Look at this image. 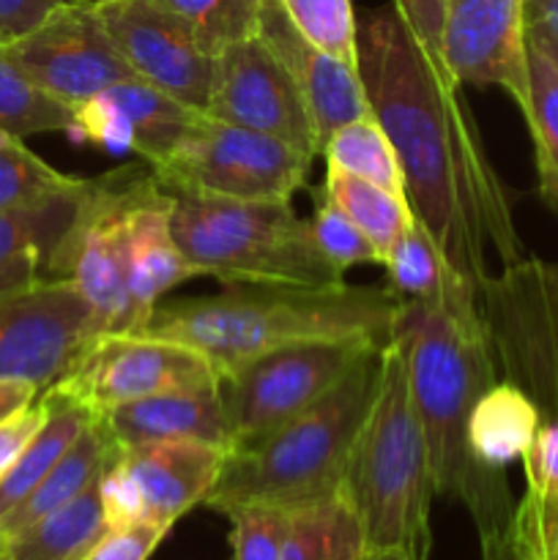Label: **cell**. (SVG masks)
I'll list each match as a JSON object with an SVG mask.
<instances>
[{"instance_id":"1","label":"cell","mask_w":558,"mask_h":560,"mask_svg":"<svg viewBox=\"0 0 558 560\" xmlns=\"http://www.w3.org/2000/svg\"><path fill=\"white\" fill-rule=\"evenodd\" d=\"M356 69L370 115L397 151L405 200L449 266L479 290L496 273L492 260L503 268L525 257L463 85L435 69L394 5L359 20Z\"/></svg>"},{"instance_id":"2","label":"cell","mask_w":558,"mask_h":560,"mask_svg":"<svg viewBox=\"0 0 558 560\" xmlns=\"http://www.w3.org/2000/svg\"><path fill=\"white\" fill-rule=\"evenodd\" d=\"M388 339L405 359L435 490L463 503L479 534L507 525L518 509L507 476L481 468L468 448L470 413L481 394L498 383L479 310L454 312L399 301Z\"/></svg>"},{"instance_id":"3","label":"cell","mask_w":558,"mask_h":560,"mask_svg":"<svg viewBox=\"0 0 558 560\" xmlns=\"http://www.w3.org/2000/svg\"><path fill=\"white\" fill-rule=\"evenodd\" d=\"M399 299L388 284H222L213 295L153 306L137 334L173 339L206 355L219 375L271 350L306 342L386 345Z\"/></svg>"},{"instance_id":"4","label":"cell","mask_w":558,"mask_h":560,"mask_svg":"<svg viewBox=\"0 0 558 560\" xmlns=\"http://www.w3.org/2000/svg\"><path fill=\"white\" fill-rule=\"evenodd\" d=\"M383 348H372L321 399L279 430L230 448L224 468L202 506L228 514L266 503L299 509L339 495L350 452L375 402Z\"/></svg>"},{"instance_id":"5","label":"cell","mask_w":558,"mask_h":560,"mask_svg":"<svg viewBox=\"0 0 558 560\" xmlns=\"http://www.w3.org/2000/svg\"><path fill=\"white\" fill-rule=\"evenodd\" d=\"M342 492L359 514L367 550L430 558L438 490L405 359L392 339L383 345L381 383L350 452Z\"/></svg>"},{"instance_id":"6","label":"cell","mask_w":558,"mask_h":560,"mask_svg":"<svg viewBox=\"0 0 558 560\" xmlns=\"http://www.w3.org/2000/svg\"><path fill=\"white\" fill-rule=\"evenodd\" d=\"M170 230L197 277L222 284L332 288L345 282V273L312 244L310 224L290 200L173 195Z\"/></svg>"},{"instance_id":"7","label":"cell","mask_w":558,"mask_h":560,"mask_svg":"<svg viewBox=\"0 0 558 560\" xmlns=\"http://www.w3.org/2000/svg\"><path fill=\"white\" fill-rule=\"evenodd\" d=\"M312 159L277 137L197 115L173 151L148 167L170 195L290 200L306 184Z\"/></svg>"},{"instance_id":"8","label":"cell","mask_w":558,"mask_h":560,"mask_svg":"<svg viewBox=\"0 0 558 560\" xmlns=\"http://www.w3.org/2000/svg\"><path fill=\"white\" fill-rule=\"evenodd\" d=\"M479 315L503 381L558 421V262L520 257L479 288Z\"/></svg>"},{"instance_id":"9","label":"cell","mask_w":558,"mask_h":560,"mask_svg":"<svg viewBox=\"0 0 558 560\" xmlns=\"http://www.w3.org/2000/svg\"><path fill=\"white\" fill-rule=\"evenodd\" d=\"M372 348L383 345L364 339L290 345L222 375L219 388L233 432V448L279 430L321 402Z\"/></svg>"},{"instance_id":"10","label":"cell","mask_w":558,"mask_h":560,"mask_svg":"<svg viewBox=\"0 0 558 560\" xmlns=\"http://www.w3.org/2000/svg\"><path fill=\"white\" fill-rule=\"evenodd\" d=\"M217 383H222L217 366L186 345L151 334H102L49 388L98 419L135 399Z\"/></svg>"},{"instance_id":"11","label":"cell","mask_w":558,"mask_h":560,"mask_svg":"<svg viewBox=\"0 0 558 560\" xmlns=\"http://www.w3.org/2000/svg\"><path fill=\"white\" fill-rule=\"evenodd\" d=\"M102 337L96 312L69 279H38L0 299V381L44 392Z\"/></svg>"},{"instance_id":"12","label":"cell","mask_w":558,"mask_h":560,"mask_svg":"<svg viewBox=\"0 0 558 560\" xmlns=\"http://www.w3.org/2000/svg\"><path fill=\"white\" fill-rule=\"evenodd\" d=\"M3 49L42 91L71 109L115 82L137 80L109 38L96 0H66Z\"/></svg>"},{"instance_id":"13","label":"cell","mask_w":558,"mask_h":560,"mask_svg":"<svg viewBox=\"0 0 558 560\" xmlns=\"http://www.w3.org/2000/svg\"><path fill=\"white\" fill-rule=\"evenodd\" d=\"M135 170L118 167L91 178L80 217L47 268V279H69L85 295L102 334H137L142 328L118 257V213Z\"/></svg>"},{"instance_id":"14","label":"cell","mask_w":558,"mask_h":560,"mask_svg":"<svg viewBox=\"0 0 558 560\" xmlns=\"http://www.w3.org/2000/svg\"><path fill=\"white\" fill-rule=\"evenodd\" d=\"M98 14L137 80L206 115L217 77V52L151 0H107L98 3Z\"/></svg>"},{"instance_id":"15","label":"cell","mask_w":558,"mask_h":560,"mask_svg":"<svg viewBox=\"0 0 558 560\" xmlns=\"http://www.w3.org/2000/svg\"><path fill=\"white\" fill-rule=\"evenodd\" d=\"M206 115L317 156V131L304 96L260 36L228 44L217 55Z\"/></svg>"},{"instance_id":"16","label":"cell","mask_w":558,"mask_h":560,"mask_svg":"<svg viewBox=\"0 0 558 560\" xmlns=\"http://www.w3.org/2000/svg\"><path fill=\"white\" fill-rule=\"evenodd\" d=\"M443 66L460 85L501 88L528 107L525 0H446Z\"/></svg>"},{"instance_id":"17","label":"cell","mask_w":558,"mask_h":560,"mask_svg":"<svg viewBox=\"0 0 558 560\" xmlns=\"http://www.w3.org/2000/svg\"><path fill=\"white\" fill-rule=\"evenodd\" d=\"M170 211L173 195L159 184L148 164L137 167L120 202L118 257L142 326L164 293L197 277L175 244Z\"/></svg>"},{"instance_id":"18","label":"cell","mask_w":558,"mask_h":560,"mask_svg":"<svg viewBox=\"0 0 558 560\" xmlns=\"http://www.w3.org/2000/svg\"><path fill=\"white\" fill-rule=\"evenodd\" d=\"M197 115L148 82L124 80L74 107L66 135L104 151H131L146 164H156Z\"/></svg>"},{"instance_id":"19","label":"cell","mask_w":558,"mask_h":560,"mask_svg":"<svg viewBox=\"0 0 558 560\" xmlns=\"http://www.w3.org/2000/svg\"><path fill=\"white\" fill-rule=\"evenodd\" d=\"M257 36L293 77L304 96L317 131V153L339 126L370 115L359 69L306 42L288 20L279 0H260Z\"/></svg>"},{"instance_id":"20","label":"cell","mask_w":558,"mask_h":560,"mask_svg":"<svg viewBox=\"0 0 558 560\" xmlns=\"http://www.w3.org/2000/svg\"><path fill=\"white\" fill-rule=\"evenodd\" d=\"M228 454L211 443L167 441L120 452V465L140 490L146 523L170 530L189 509L206 503Z\"/></svg>"},{"instance_id":"21","label":"cell","mask_w":558,"mask_h":560,"mask_svg":"<svg viewBox=\"0 0 558 560\" xmlns=\"http://www.w3.org/2000/svg\"><path fill=\"white\" fill-rule=\"evenodd\" d=\"M98 421L120 452L167 441L211 443L228 452L233 448V432L219 383L135 399L102 413Z\"/></svg>"},{"instance_id":"22","label":"cell","mask_w":558,"mask_h":560,"mask_svg":"<svg viewBox=\"0 0 558 560\" xmlns=\"http://www.w3.org/2000/svg\"><path fill=\"white\" fill-rule=\"evenodd\" d=\"M383 268H386V284L399 301H416V304H432L454 312L479 310V290L449 266L443 252L416 217L397 246L388 252Z\"/></svg>"},{"instance_id":"23","label":"cell","mask_w":558,"mask_h":560,"mask_svg":"<svg viewBox=\"0 0 558 560\" xmlns=\"http://www.w3.org/2000/svg\"><path fill=\"white\" fill-rule=\"evenodd\" d=\"M120 457V448L115 446L113 438L102 427V421H93L85 432L74 441V446L55 463V468L38 481L36 490L11 509L0 520V539L11 534H20L22 528L33 525L36 520L47 517L55 509L66 506L77 495L88 490L115 459Z\"/></svg>"},{"instance_id":"24","label":"cell","mask_w":558,"mask_h":560,"mask_svg":"<svg viewBox=\"0 0 558 560\" xmlns=\"http://www.w3.org/2000/svg\"><path fill=\"white\" fill-rule=\"evenodd\" d=\"M534 399L514 383L498 381L481 394L468 421V448L487 470H507L525 457L542 424Z\"/></svg>"},{"instance_id":"25","label":"cell","mask_w":558,"mask_h":560,"mask_svg":"<svg viewBox=\"0 0 558 560\" xmlns=\"http://www.w3.org/2000/svg\"><path fill=\"white\" fill-rule=\"evenodd\" d=\"M102 479V476H98ZM98 479L47 517L0 539V560H80L107 536Z\"/></svg>"},{"instance_id":"26","label":"cell","mask_w":558,"mask_h":560,"mask_svg":"<svg viewBox=\"0 0 558 560\" xmlns=\"http://www.w3.org/2000/svg\"><path fill=\"white\" fill-rule=\"evenodd\" d=\"M44 421L36 435L27 441L20 457L9 470L0 476V520L20 506L27 495L38 487V481L55 468L60 457L74 446L77 438L96 421V416L82 408L74 399L63 397L60 392L44 388Z\"/></svg>"},{"instance_id":"27","label":"cell","mask_w":558,"mask_h":560,"mask_svg":"<svg viewBox=\"0 0 558 560\" xmlns=\"http://www.w3.org/2000/svg\"><path fill=\"white\" fill-rule=\"evenodd\" d=\"M88 186H91V178H77V184L60 195L20 208V211L0 213V266L20 257H36L47 277L55 252L60 249L71 224L80 217Z\"/></svg>"},{"instance_id":"28","label":"cell","mask_w":558,"mask_h":560,"mask_svg":"<svg viewBox=\"0 0 558 560\" xmlns=\"http://www.w3.org/2000/svg\"><path fill=\"white\" fill-rule=\"evenodd\" d=\"M364 528L345 492L290 509V528L279 560H359Z\"/></svg>"},{"instance_id":"29","label":"cell","mask_w":558,"mask_h":560,"mask_svg":"<svg viewBox=\"0 0 558 560\" xmlns=\"http://www.w3.org/2000/svg\"><path fill=\"white\" fill-rule=\"evenodd\" d=\"M323 195L367 235L381 262L386 260L388 252L397 246V241L414 222V211L403 195L383 189L372 180L356 178V175L342 173L337 167L326 170Z\"/></svg>"},{"instance_id":"30","label":"cell","mask_w":558,"mask_h":560,"mask_svg":"<svg viewBox=\"0 0 558 560\" xmlns=\"http://www.w3.org/2000/svg\"><path fill=\"white\" fill-rule=\"evenodd\" d=\"M321 153L326 156V167H337L342 173L372 180V184L405 197L397 151H394L392 140L372 115L339 126L328 137Z\"/></svg>"},{"instance_id":"31","label":"cell","mask_w":558,"mask_h":560,"mask_svg":"<svg viewBox=\"0 0 558 560\" xmlns=\"http://www.w3.org/2000/svg\"><path fill=\"white\" fill-rule=\"evenodd\" d=\"M528 107L523 118L528 124L536 151L542 195L558 206V63L536 44L528 42Z\"/></svg>"},{"instance_id":"32","label":"cell","mask_w":558,"mask_h":560,"mask_svg":"<svg viewBox=\"0 0 558 560\" xmlns=\"http://www.w3.org/2000/svg\"><path fill=\"white\" fill-rule=\"evenodd\" d=\"M74 109L36 85L0 44V129L16 137L69 131Z\"/></svg>"},{"instance_id":"33","label":"cell","mask_w":558,"mask_h":560,"mask_svg":"<svg viewBox=\"0 0 558 560\" xmlns=\"http://www.w3.org/2000/svg\"><path fill=\"white\" fill-rule=\"evenodd\" d=\"M159 11L178 20L211 52L257 36L260 0H151Z\"/></svg>"},{"instance_id":"34","label":"cell","mask_w":558,"mask_h":560,"mask_svg":"<svg viewBox=\"0 0 558 560\" xmlns=\"http://www.w3.org/2000/svg\"><path fill=\"white\" fill-rule=\"evenodd\" d=\"M74 184V175L55 170L25 148L22 137L0 129V213L36 206Z\"/></svg>"},{"instance_id":"35","label":"cell","mask_w":558,"mask_h":560,"mask_svg":"<svg viewBox=\"0 0 558 560\" xmlns=\"http://www.w3.org/2000/svg\"><path fill=\"white\" fill-rule=\"evenodd\" d=\"M295 31L332 58L356 66L359 20L350 0H279Z\"/></svg>"},{"instance_id":"36","label":"cell","mask_w":558,"mask_h":560,"mask_svg":"<svg viewBox=\"0 0 558 560\" xmlns=\"http://www.w3.org/2000/svg\"><path fill=\"white\" fill-rule=\"evenodd\" d=\"M230 547L233 560H279L290 528V509L249 503L230 509Z\"/></svg>"},{"instance_id":"37","label":"cell","mask_w":558,"mask_h":560,"mask_svg":"<svg viewBox=\"0 0 558 560\" xmlns=\"http://www.w3.org/2000/svg\"><path fill=\"white\" fill-rule=\"evenodd\" d=\"M306 224H310L312 244L339 273L353 266H364V262H381L367 235L326 195L315 202V211L306 219Z\"/></svg>"},{"instance_id":"38","label":"cell","mask_w":558,"mask_h":560,"mask_svg":"<svg viewBox=\"0 0 558 560\" xmlns=\"http://www.w3.org/2000/svg\"><path fill=\"white\" fill-rule=\"evenodd\" d=\"M479 541L481 560H545L536 525L523 501L518 503L514 517L507 525L485 530V534H479Z\"/></svg>"},{"instance_id":"39","label":"cell","mask_w":558,"mask_h":560,"mask_svg":"<svg viewBox=\"0 0 558 560\" xmlns=\"http://www.w3.org/2000/svg\"><path fill=\"white\" fill-rule=\"evenodd\" d=\"M392 5L399 11L403 22L414 33V38L425 49L427 58L435 63V69L446 80H452V74L443 66V16H446V0H394Z\"/></svg>"},{"instance_id":"40","label":"cell","mask_w":558,"mask_h":560,"mask_svg":"<svg viewBox=\"0 0 558 560\" xmlns=\"http://www.w3.org/2000/svg\"><path fill=\"white\" fill-rule=\"evenodd\" d=\"M98 498H102V509L109 530L146 523V517H142L140 490H137L129 470L120 465V457L98 479Z\"/></svg>"},{"instance_id":"41","label":"cell","mask_w":558,"mask_h":560,"mask_svg":"<svg viewBox=\"0 0 558 560\" xmlns=\"http://www.w3.org/2000/svg\"><path fill=\"white\" fill-rule=\"evenodd\" d=\"M523 468L528 492L558 501V421H542L523 457Z\"/></svg>"},{"instance_id":"42","label":"cell","mask_w":558,"mask_h":560,"mask_svg":"<svg viewBox=\"0 0 558 560\" xmlns=\"http://www.w3.org/2000/svg\"><path fill=\"white\" fill-rule=\"evenodd\" d=\"M167 534V528L151 523L107 530V536L80 560H148Z\"/></svg>"},{"instance_id":"43","label":"cell","mask_w":558,"mask_h":560,"mask_svg":"<svg viewBox=\"0 0 558 560\" xmlns=\"http://www.w3.org/2000/svg\"><path fill=\"white\" fill-rule=\"evenodd\" d=\"M42 421H44V402L42 397H38L36 405H31L27 410L11 416L9 421L0 424V476L14 465V459L20 457L22 448L27 446V441L36 435Z\"/></svg>"},{"instance_id":"44","label":"cell","mask_w":558,"mask_h":560,"mask_svg":"<svg viewBox=\"0 0 558 560\" xmlns=\"http://www.w3.org/2000/svg\"><path fill=\"white\" fill-rule=\"evenodd\" d=\"M66 0H0V44L25 36Z\"/></svg>"},{"instance_id":"45","label":"cell","mask_w":558,"mask_h":560,"mask_svg":"<svg viewBox=\"0 0 558 560\" xmlns=\"http://www.w3.org/2000/svg\"><path fill=\"white\" fill-rule=\"evenodd\" d=\"M42 388L25 381H0V424L38 402Z\"/></svg>"},{"instance_id":"46","label":"cell","mask_w":558,"mask_h":560,"mask_svg":"<svg viewBox=\"0 0 558 560\" xmlns=\"http://www.w3.org/2000/svg\"><path fill=\"white\" fill-rule=\"evenodd\" d=\"M44 277V266L36 260V257H20V260H9L0 266V299L14 290L25 288V284L38 282Z\"/></svg>"},{"instance_id":"47","label":"cell","mask_w":558,"mask_h":560,"mask_svg":"<svg viewBox=\"0 0 558 560\" xmlns=\"http://www.w3.org/2000/svg\"><path fill=\"white\" fill-rule=\"evenodd\" d=\"M525 22H528V42L536 44L542 52H547L558 63V31L556 27H550L547 22H539V20H525Z\"/></svg>"},{"instance_id":"48","label":"cell","mask_w":558,"mask_h":560,"mask_svg":"<svg viewBox=\"0 0 558 560\" xmlns=\"http://www.w3.org/2000/svg\"><path fill=\"white\" fill-rule=\"evenodd\" d=\"M525 20L547 22L558 31V0H525Z\"/></svg>"},{"instance_id":"49","label":"cell","mask_w":558,"mask_h":560,"mask_svg":"<svg viewBox=\"0 0 558 560\" xmlns=\"http://www.w3.org/2000/svg\"><path fill=\"white\" fill-rule=\"evenodd\" d=\"M359 560H414L403 550H364Z\"/></svg>"},{"instance_id":"50","label":"cell","mask_w":558,"mask_h":560,"mask_svg":"<svg viewBox=\"0 0 558 560\" xmlns=\"http://www.w3.org/2000/svg\"><path fill=\"white\" fill-rule=\"evenodd\" d=\"M98 3H107V0H98Z\"/></svg>"}]
</instances>
